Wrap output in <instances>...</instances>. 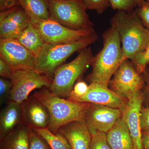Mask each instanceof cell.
Masks as SVG:
<instances>
[{
  "mask_svg": "<svg viewBox=\"0 0 149 149\" xmlns=\"http://www.w3.org/2000/svg\"><path fill=\"white\" fill-rule=\"evenodd\" d=\"M121 41L123 61L132 60L143 52L149 43V30L144 26L136 10L117 11L111 19Z\"/></svg>",
  "mask_w": 149,
  "mask_h": 149,
  "instance_id": "cell-1",
  "label": "cell"
},
{
  "mask_svg": "<svg viewBox=\"0 0 149 149\" xmlns=\"http://www.w3.org/2000/svg\"><path fill=\"white\" fill-rule=\"evenodd\" d=\"M103 46L94 56L93 69L88 76L91 83L108 87L112 77L123 61L121 41L117 30L111 27L102 35Z\"/></svg>",
  "mask_w": 149,
  "mask_h": 149,
  "instance_id": "cell-2",
  "label": "cell"
},
{
  "mask_svg": "<svg viewBox=\"0 0 149 149\" xmlns=\"http://www.w3.org/2000/svg\"><path fill=\"white\" fill-rule=\"evenodd\" d=\"M33 97L47 109L50 117L48 128L54 133L69 123L84 120L91 104L65 100L54 95L46 88L35 93Z\"/></svg>",
  "mask_w": 149,
  "mask_h": 149,
  "instance_id": "cell-3",
  "label": "cell"
},
{
  "mask_svg": "<svg viewBox=\"0 0 149 149\" xmlns=\"http://www.w3.org/2000/svg\"><path fill=\"white\" fill-rule=\"evenodd\" d=\"M94 57L91 47L85 48L72 61L58 67L54 72L50 91L60 97H68L74 83L92 65Z\"/></svg>",
  "mask_w": 149,
  "mask_h": 149,
  "instance_id": "cell-4",
  "label": "cell"
},
{
  "mask_svg": "<svg viewBox=\"0 0 149 149\" xmlns=\"http://www.w3.org/2000/svg\"><path fill=\"white\" fill-rule=\"evenodd\" d=\"M98 38L95 33L69 44L53 45L46 43L36 57L35 70L43 74L53 75L56 69L72 54L88 47L95 42Z\"/></svg>",
  "mask_w": 149,
  "mask_h": 149,
  "instance_id": "cell-5",
  "label": "cell"
},
{
  "mask_svg": "<svg viewBox=\"0 0 149 149\" xmlns=\"http://www.w3.org/2000/svg\"><path fill=\"white\" fill-rule=\"evenodd\" d=\"M50 17L74 29H93V23L81 0H50Z\"/></svg>",
  "mask_w": 149,
  "mask_h": 149,
  "instance_id": "cell-6",
  "label": "cell"
},
{
  "mask_svg": "<svg viewBox=\"0 0 149 149\" xmlns=\"http://www.w3.org/2000/svg\"><path fill=\"white\" fill-rule=\"evenodd\" d=\"M53 75L34 69L14 70L10 79L12 86L9 100L21 104L28 100L29 94L35 89L49 88Z\"/></svg>",
  "mask_w": 149,
  "mask_h": 149,
  "instance_id": "cell-7",
  "label": "cell"
},
{
  "mask_svg": "<svg viewBox=\"0 0 149 149\" xmlns=\"http://www.w3.org/2000/svg\"><path fill=\"white\" fill-rule=\"evenodd\" d=\"M31 19L32 24L40 31L46 43L59 45L77 42L95 34L94 28L74 29L65 27L49 18L44 20Z\"/></svg>",
  "mask_w": 149,
  "mask_h": 149,
  "instance_id": "cell-8",
  "label": "cell"
},
{
  "mask_svg": "<svg viewBox=\"0 0 149 149\" xmlns=\"http://www.w3.org/2000/svg\"><path fill=\"white\" fill-rule=\"evenodd\" d=\"M143 75L139 73L130 60L123 61L110 82V89L129 100L145 86Z\"/></svg>",
  "mask_w": 149,
  "mask_h": 149,
  "instance_id": "cell-9",
  "label": "cell"
},
{
  "mask_svg": "<svg viewBox=\"0 0 149 149\" xmlns=\"http://www.w3.org/2000/svg\"><path fill=\"white\" fill-rule=\"evenodd\" d=\"M0 56L13 70H35L36 57L16 39H1Z\"/></svg>",
  "mask_w": 149,
  "mask_h": 149,
  "instance_id": "cell-10",
  "label": "cell"
},
{
  "mask_svg": "<svg viewBox=\"0 0 149 149\" xmlns=\"http://www.w3.org/2000/svg\"><path fill=\"white\" fill-rule=\"evenodd\" d=\"M122 116L120 110L98 104H90L84 121L91 133H107Z\"/></svg>",
  "mask_w": 149,
  "mask_h": 149,
  "instance_id": "cell-11",
  "label": "cell"
},
{
  "mask_svg": "<svg viewBox=\"0 0 149 149\" xmlns=\"http://www.w3.org/2000/svg\"><path fill=\"white\" fill-rule=\"evenodd\" d=\"M31 22V18L20 6L2 11L0 15L1 39H17Z\"/></svg>",
  "mask_w": 149,
  "mask_h": 149,
  "instance_id": "cell-12",
  "label": "cell"
},
{
  "mask_svg": "<svg viewBox=\"0 0 149 149\" xmlns=\"http://www.w3.org/2000/svg\"><path fill=\"white\" fill-rule=\"evenodd\" d=\"M128 100L108 87L97 83H91L86 94L76 102L103 105L122 111Z\"/></svg>",
  "mask_w": 149,
  "mask_h": 149,
  "instance_id": "cell-13",
  "label": "cell"
},
{
  "mask_svg": "<svg viewBox=\"0 0 149 149\" xmlns=\"http://www.w3.org/2000/svg\"><path fill=\"white\" fill-rule=\"evenodd\" d=\"M143 102V95L141 91L128 100L122 111V117L128 126L133 140L134 149H143L140 120V111Z\"/></svg>",
  "mask_w": 149,
  "mask_h": 149,
  "instance_id": "cell-14",
  "label": "cell"
},
{
  "mask_svg": "<svg viewBox=\"0 0 149 149\" xmlns=\"http://www.w3.org/2000/svg\"><path fill=\"white\" fill-rule=\"evenodd\" d=\"M22 123L30 129L48 128L49 113L42 104L35 98L28 99L21 104Z\"/></svg>",
  "mask_w": 149,
  "mask_h": 149,
  "instance_id": "cell-15",
  "label": "cell"
},
{
  "mask_svg": "<svg viewBox=\"0 0 149 149\" xmlns=\"http://www.w3.org/2000/svg\"><path fill=\"white\" fill-rule=\"evenodd\" d=\"M58 132L66 139L71 149H90L92 134L84 120L67 123L62 126Z\"/></svg>",
  "mask_w": 149,
  "mask_h": 149,
  "instance_id": "cell-16",
  "label": "cell"
},
{
  "mask_svg": "<svg viewBox=\"0 0 149 149\" xmlns=\"http://www.w3.org/2000/svg\"><path fill=\"white\" fill-rule=\"evenodd\" d=\"M107 139L111 149H134L130 131L122 116L107 133Z\"/></svg>",
  "mask_w": 149,
  "mask_h": 149,
  "instance_id": "cell-17",
  "label": "cell"
},
{
  "mask_svg": "<svg viewBox=\"0 0 149 149\" xmlns=\"http://www.w3.org/2000/svg\"><path fill=\"white\" fill-rule=\"evenodd\" d=\"M22 123L21 104L9 101L0 115V140Z\"/></svg>",
  "mask_w": 149,
  "mask_h": 149,
  "instance_id": "cell-18",
  "label": "cell"
},
{
  "mask_svg": "<svg viewBox=\"0 0 149 149\" xmlns=\"http://www.w3.org/2000/svg\"><path fill=\"white\" fill-rule=\"evenodd\" d=\"M29 132L27 125L19 124L1 140V149H29Z\"/></svg>",
  "mask_w": 149,
  "mask_h": 149,
  "instance_id": "cell-19",
  "label": "cell"
},
{
  "mask_svg": "<svg viewBox=\"0 0 149 149\" xmlns=\"http://www.w3.org/2000/svg\"><path fill=\"white\" fill-rule=\"evenodd\" d=\"M16 39L36 57L46 43L40 31L32 22Z\"/></svg>",
  "mask_w": 149,
  "mask_h": 149,
  "instance_id": "cell-20",
  "label": "cell"
},
{
  "mask_svg": "<svg viewBox=\"0 0 149 149\" xmlns=\"http://www.w3.org/2000/svg\"><path fill=\"white\" fill-rule=\"evenodd\" d=\"M50 0H17L31 19L44 20L50 18Z\"/></svg>",
  "mask_w": 149,
  "mask_h": 149,
  "instance_id": "cell-21",
  "label": "cell"
},
{
  "mask_svg": "<svg viewBox=\"0 0 149 149\" xmlns=\"http://www.w3.org/2000/svg\"><path fill=\"white\" fill-rule=\"evenodd\" d=\"M33 130L45 141L51 149H71L67 140L61 133H54L48 128Z\"/></svg>",
  "mask_w": 149,
  "mask_h": 149,
  "instance_id": "cell-22",
  "label": "cell"
},
{
  "mask_svg": "<svg viewBox=\"0 0 149 149\" xmlns=\"http://www.w3.org/2000/svg\"><path fill=\"white\" fill-rule=\"evenodd\" d=\"M145 0H109L110 6L117 11H130L137 8Z\"/></svg>",
  "mask_w": 149,
  "mask_h": 149,
  "instance_id": "cell-23",
  "label": "cell"
},
{
  "mask_svg": "<svg viewBox=\"0 0 149 149\" xmlns=\"http://www.w3.org/2000/svg\"><path fill=\"white\" fill-rule=\"evenodd\" d=\"M131 62L139 73L142 74L145 72L149 63V43L143 52L136 56Z\"/></svg>",
  "mask_w": 149,
  "mask_h": 149,
  "instance_id": "cell-24",
  "label": "cell"
},
{
  "mask_svg": "<svg viewBox=\"0 0 149 149\" xmlns=\"http://www.w3.org/2000/svg\"><path fill=\"white\" fill-rule=\"evenodd\" d=\"M87 10H95L98 14L104 13L110 6L109 0H81Z\"/></svg>",
  "mask_w": 149,
  "mask_h": 149,
  "instance_id": "cell-25",
  "label": "cell"
},
{
  "mask_svg": "<svg viewBox=\"0 0 149 149\" xmlns=\"http://www.w3.org/2000/svg\"><path fill=\"white\" fill-rule=\"evenodd\" d=\"M91 134L90 149H111L107 141V133L95 132Z\"/></svg>",
  "mask_w": 149,
  "mask_h": 149,
  "instance_id": "cell-26",
  "label": "cell"
},
{
  "mask_svg": "<svg viewBox=\"0 0 149 149\" xmlns=\"http://www.w3.org/2000/svg\"><path fill=\"white\" fill-rule=\"evenodd\" d=\"M29 149H51L45 141L33 129L29 128Z\"/></svg>",
  "mask_w": 149,
  "mask_h": 149,
  "instance_id": "cell-27",
  "label": "cell"
},
{
  "mask_svg": "<svg viewBox=\"0 0 149 149\" xmlns=\"http://www.w3.org/2000/svg\"><path fill=\"white\" fill-rule=\"evenodd\" d=\"M89 85L82 80L77 82L68 97V100L73 102H77L79 99L85 95L88 91Z\"/></svg>",
  "mask_w": 149,
  "mask_h": 149,
  "instance_id": "cell-28",
  "label": "cell"
},
{
  "mask_svg": "<svg viewBox=\"0 0 149 149\" xmlns=\"http://www.w3.org/2000/svg\"><path fill=\"white\" fill-rule=\"evenodd\" d=\"M135 10L144 26L149 30V2L145 0Z\"/></svg>",
  "mask_w": 149,
  "mask_h": 149,
  "instance_id": "cell-29",
  "label": "cell"
},
{
  "mask_svg": "<svg viewBox=\"0 0 149 149\" xmlns=\"http://www.w3.org/2000/svg\"><path fill=\"white\" fill-rule=\"evenodd\" d=\"M11 82L10 80L1 77L0 78V100L1 103L3 104L6 100L9 97L11 90Z\"/></svg>",
  "mask_w": 149,
  "mask_h": 149,
  "instance_id": "cell-30",
  "label": "cell"
},
{
  "mask_svg": "<svg viewBox=\"0 0 149 149\" xmlns=\"http://www.w3.org/2000/svg\"><path fill=\"white\" fill-rule=\"evenodd\" d=\"M140 125L141 130L149 129V107L142 106L140 111Z\"/></svg>",
  "mask_w": 149,
  "mask_h": 149,
  "instance_id": "cell-31",
  "label": "cell"
},
{
  "mask_svg": "<svg viewBox=\"0 0 149 149\" xmlns=\"http://www.w3.org/2000/svg\"><path fill=\"white\" fill-rule=\"evenodd\" d=\"M13 70L4 61L0 58V75L1 77L10 80Z\"/></svg>",
  "mask_w": 149,
  "mask_h": 149,
  "instance_id": "cell-32",
  "label": "cell"
},
{
  "mask_svg": "<svg viewBox=\"0 0 149 149\" xmlns=\"http://www.w3.org/2000/svg\"><path fill=\"white\" fill-rule=\"evenodd\" d=\"M145 80V87L143 93V103H145L146 106L149 107V69L147 68L145 72L143 73Z\"/></svg>",
  "mask_w": 149,
  "mask_h": 149,
  "instance_id": "cell-33",
  "label": "cell"
},
{
  "mask_svg": "<svg viewBox=\"0 0 149 149\" xmlns=\"http://www.w3.org/2000/svg\"><path fill=\"white\" fill-rule=\"evenodd\" d=\"M142 140L143 149H149V129L142 130Z\"/></svg>",
  "mask_w": 149,
  "mask_h": 149,
  "instance_id": "cell-34",
  "label": "cell"
},
{
  "mask_svg": "<svg viewBox=\"0 0 149 149\" xmlns=\"http://www.w3.org/2000/svg\"><path fill=\"white\" fill-rule=\"evenodd\" d=\"M148 68H149V63L148 64Z\"/></svg>",
  "mask_w": 149,
  "mask_h": 149,
  "instance_id": "cell-35",
  "label": "cell"
},
{
  "mask_svg": "<svg viewBox=\"0 0 149 149\" xmlns=\"http://www.w3.org/2000/svg\"><path fill=\"white\" fill-rule=\"evenodd\" d=\"M146 1H148L149 2V0H146Z\"/></svg>",
  "mask_w": 149,
  "mask_h": 149,
  "instance_id": "cell-36",
  "label": "cell"
}]
</instances>
